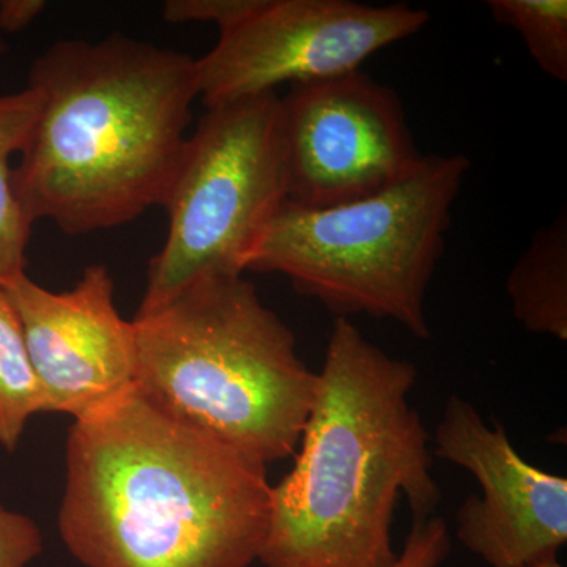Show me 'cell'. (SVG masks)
<instances>
[{
    "mask_svg": "<svg viewBox=\"0 0 567 567\" xmlns=\"http://www.w3.org/2000/svg\"><path fill=\"white\" fill-rule=\"evenodd\" d=\"M270 495L267 466L133 388L71 425L59 532L85 567H249Z\"/></svg>",
    "mask_w": 567,
    "mask_h": 567,
    "instance_id": "cell-1",
    "label": "cell"
},
{
    "mask_svg": "<svg viewBox=\"0 0 567 567\" xmlns=\"http://www.w3.org/2000/svg\"><path fill=\"white\" fill-rule=\"evenodd\" d=\"M29 85L41 107L13 186L32 223L84 235L162 207L199 99L196 59L123 33L58 41Z\"/></svg>",
    "mask_w": 567,
    "mask_h": 567,
    "instance_id": "cell-2",
    "label": "cell"
},
{
    "mask_svg": "<svg viewBox=\"0 0 567 567\" xmlns=\"http://www.w3.org/2000/svg\"><path fill=\"white\" fill-rule=\"evenodd\" d=\"M417 371L336 319L293 468L271 486L265 567H391L394 507L436 516L431 435L409 394Z\"/></svg>",
    "mask_w": 567,
    "mask_h": 567,
    "instance_id": "cell-3",
    "label": "cell"
},
{
    "mask_svg": "<svg viewBox=\"0 0 567 567\" xmlns=\"http://www.w3.org/2000/svg\"><path fill=\"white\" fill-rule=\"evenodd\" d=\"M133 323L148 404L265 466L295 454L317 374L251 281L200 279Z\"/></svg>",
    "mask_w": 567,
    "mask_h": 567,
    "instance_id": "cell-4",
    "label": "cell"
},
{
    "mask_svg": "<svg viewBox=\"0 0 567 567\" xmlns=\"http://www.w3.org/2000/svg\"><path fill=\"white\" fill-rule=\"evenodd\" d=\"M470 166L464 155H423L412 173L374 196L328 208L286 203L248 271L286 276L336 319H390L427 339L425 297Z\"/></svg>",
    "mask_w": 567,
    "mask_h": 567,
    "instance_id": "cell-5",
    "label": "cell"
},
{
    "mask_svg": "<svg viewBox=\"0 0 567 567\" xmlns=\"http://www.w3.org/2000/svg\"><path fill=\"white\" fill-rule=\"evenodd\" d=\"M286 203L281 95L207 107L164 197L169 230L151 260L136 316L155 312L200 279L244 276Z\"/></svg>",
    "mask_w": 567,
    "mask_h": 567,
    "instance_id": "cell-6",
    "label": "cell"
},
{
    "mask_svg": "<svg viewBox=\"0 0 567 567\" xmlns=\"http://www.w3.org/2000/svg\"><path fill=\"white\" fill-rule=\"evenodd\" d=\"M431 17L409 3L260 0L196 59L205 107L276 92L279 85L360 70L369 58L423 31Z\"/></svg>",
    "mask_w": 567,
    "mask_h": 567,
    "instance_id": "cell-7",
    "label": "cell"
},
{
    "mask_svg": "<svg viewBox=\"0 0 567 567\" xmlns=\"http://www.w3.org/2000/svg\"><path fill=\"white\" fill-rule=\"evenodd\" d=\"M287 203L328 208L390 188L423 158L393 89L354 70L281 96Z\"/></svg>",
    "mask_w": 567,
    "mask_h": 567,
    "instance_id": "cell-8",
    "label": "cell"
},
{
    "mask_svg": "<svg viewBox=\"0 0 567 567\" xmlns=\"http://www.w3.org/2000/svg\"><path fill=\"white\" fill-rule=\"evenodd\" d=\"M435 456L476 477L483 494L456 513V536L491 567H529L567 543V480L528 464L498 421L451 395L436 427Z\"/></svg>",
    "mask_w": 567,
    "mask_h": 567,
    "instance_id": "cell-9",
    "label": "cell"
},
{
    "mask_svg": "<svg viewBox=\"0 0 567 567\" xmlns=\"http://www.w3.org/2000/svg\"><path fill=\"white\" fill-rule=\"evenodd\" d=\"M20 319L48 413L80 420L130 393L136 382V328L114 305V281L92 265L54 293L28 274L0 287Z\"/></svg>",
    "mask_w": 567,
    "mask_h": 567,
    "instance_id": "cell-10",
    "label": "cell"
},
{
    "mask_svg": "<svg viewBox=\"0 0 567 567\" xmlns=\"http://www.w3.org/2000/svg\"><path fill=\"white\" fill-rule=\"evenodd\" d=\"M513 316L525 330L567 339V213L537 229L506 279Z\"/></svg>",
    "mask_w": 567,
    "mask_h": 567,
    "instance_id": "cell-11",
    "label": "cell"
},
{
    "mask_svg": "<svg viewBox=\"0 0 567 567\" xmlns=\"http://www.w3.org/2000/svg\"><path fill=\"white\" fill-rule=\"evenodd\" d=\"M41 96L24 91L0 95V287L25 274L33 223L13 186L11 156L20 155L39 118Z\"/></svg>",
    "mask_w": 567,
    "mask_h": 567,
    "instance_id": "cell-12",
    "label": "cell"
},
{
    "mask_svg": "<svg viewBox=\"0 0 567 567\" xmlns=\"http://www.w3.org/2000/svg\"><path fill=\"white\" fill-rule=\"evenodd\" d=\"M48 413L43 386L33 369L17 312L0 292V446L20 445L25 424Z\"/></svg>",
    "mask_w": 567,
    "mask_h": 567,
    "instance_id": "cell-13",
    "label": "cell"
},
{
    "mask_svg": "<svg viewBox=\"0 0 567 567\" xmlns=\"http://www.w3.org/2000/svg\"><path fill=\"white\" fill-rule=\"evenodd\" d=\"M498 24L514 29L543 73L567 82L566 0H488Z\"/></svg>",
    "mask_w": 567,
    "mask_h": 567,
    "instance_id": "cell-14",
    "label": "cell"
},
{
    "mask_svg": "<svg viewBox=\"0 0 567 567\" xmlns=\"http://www.w3.org/2000/svg\"><path fill=\"white\" fill-rule=\"evenodd\" d=\"M450 551V529L442 517L413 518L404 548L391 567H439Z\"/></svg>",
    "mask_w": 567,
    "mask_h": 567,
    "instance_id": "cell-15",
    "label": "cell"
},
{
    "mask_svg": "<svg viewBox=\"0 0 567 567\" xmlns=\"http://www.w3.org/2000/svg\"><path fill=\"white\" fill-rule=\"evenodd\" d=\"M259 3L260 0H169L164 3L163 18L171 24L213 22L223 32L252 13Z\"/></svg>",
    "mask_w": 567,
    "mask_h": 567,
    "instance_id": "cell-16",
    "label": "cell"
},
{
    "mask_svg": "<svg viewBox=\"0 0 567 567\" xmlns=\"http://www.w3.org/2000/svg\"><path fill=\"white\" fill-rule=\"evenodd\" d=\"M43 551V535L31 517L0 503V567H28Z\"/></svg>",
    "mask_w": 567,
    "mask_h": 567,
    "instance_id": "cell-17",
    "label": "cell"
},
{
    "mask_svg": "<svg viewBox=\"0 0 567 567\" xmlns=\"http://www.w3.org/2000/svg\"><path fill=\"white\" fill-rule=\"evenodd\" d=\"M44 9H47L44 0H2L0 2V32L24 31Z\"/></svg>",
    "mask_w": 567,
    "mask_h": 567,
    "instance_id": "cell-18",
    "label": "cell"
},
{
    "mask_svg": "<svg viewBox=\"0 0 567 567\" xmlns=\"http://www.w3.org/2000/svg\"><path fill=\"white\" fill-rule=\"evenodd\" d=\"M529 567H565L558 561V557H550L543 559V561L536 563V565Z\"/></svg>",
    "mask_w": 567,
    "mask_h": 567,
    "instance_id": "cell-19",
    "label": "cell"
},
{
    "mask_svg": "<svg viewBox=\"0 0 567 567\" xmlns=\"http://www.w3.org/2000/svg\"><path fill=\"white\" fill-rule=\"evenodd\" d=\"M7 48L6 43H3L2 37H0V61H2L3 55H6Z\"/></svg>",
    "mask_w": 567,
    "mask_h": 567,
    "instance_id": "cell-20",
    "label": "cell"
}]
</instances>
